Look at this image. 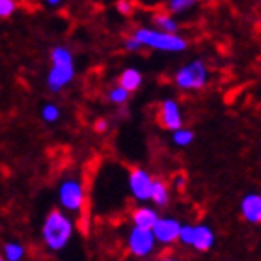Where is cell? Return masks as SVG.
<instances>
[{
  "instance_id": "83f0119b",
  "label": "cell",
  "mask_w": 261,
  "mask_h": 261,
  "mask_svg": "<svg viewBox=\"0 0 261 261\" xmlns=\"http://www.w3.org/2000/svg\"><path fill=\"white\" fill-rule=\"evenodd\" d=\"M205 2H209V4H217V2H220V0H205Z\"/></svg>"
},
{
  "instance_id": "cb8c5ba5",
  "label": "cell",
  "mask_w": 261,
  "mask_h": 261,
  "mask_svg": "<svg viewBox=\"0 0 261 261\" xmlns=\"http://www.w3.org/2000/svg\"><path fill=\"white\" fill-rule=\"evenodd\" d=\"M93 129L97 130V133H107V130H109V120H105V118L97 120L93 123Z\"/></svg>"
},
{
  "instance_id": "6da1fadb",
  "label": "cell",
  "mask_w": 261,
  "mask_h": 261,
  "mask_svg": "<svg viewBox=\"0 0 261 261\" xmlns=\"http://www.w3.org/2000/svg\"><path fill=\"white\" fill-rule=\"evenodd\" d=\"M73 233H75V226L67 215H64L60 209H53L47 213L41 226V239L50 252L64 250L73 239Z\"/></svg>"
},
{
  "instance_id": "9a60e30c",
  "label": "cell",
  "mask_w": 261,
  "mask_h": 261,
  "mask_svg": "<svg viewBox=\"0 0 261 261\" xmlns=\"http://www.w3.org/2000/svg\"><path fill=\"white\" fill-rule=\"evenodd\" d=\"M170 198H172V194H170L168 183H166V181H163V179L153 181L151 198H149V201H153L159 209H163V207H166L170 203Z\"/></svg>"
},
{
  "instance_id": "30bf717a",
  "label": "cell",
  "mask_w": 261,
  "mask_h": 261,
  "mask_svg": "<svg viewBox=\"0 0 261 261\" xmlns=\"http://www.w3.org/2000/svg\"><path fill=\"white\" fill-rule=\"evenodd\" d=\"M179 229H181V220L175 217H159L157 222L153 224V235H155V241L157 245L170 246L177 243V237H179Z\"/></svg>"
},
{
  "instance_id": "484cf974",
  "label": "cell",
  "mask_w": 261,
  "mask_h": 261,
  "mask_svg": "<svg viewBox=\"0 0 261 261\" xmlns=\"http://www.w3.org/2000/svg\"><path fill=\"white\" fill-rule=\"evenodd\" d=\"M64 0H45V4L50 6V8H56V6H60Z\"/></svg>"
},
{
  "instance_id": "52a82bcc",
  "label": "cell",
  "mask_w": 261,
  "mask_h": 261,
  "mask_svg": "<svg viewBox=\"0 0 261 261\" xmlns=\"http://www.w3.org/2000/svg\"><path fill=\"white\" fill-rule=\"evenodd\" d=\"M157 248V241L155 235L149 228H140V226H133L127 233V250L135 257H149Z\"/></svg>"
},
{
  "instance_id": "8fae6325",
  "label": "cell",
  "mask_w": 261,
  "mask_h": 261,
  "mask_svg": "<svg viewBox=\"0 0 261 261\" xmlns=\"http://www.w3.org/2000/svg\"><path fill=\"white\" fill-rule=\"evenodd\" d=\"M241 217L248 224H261V194L259 192H246L239 203Z\"/></svg>"
},
{
  "instance_id": "e0dca14e",
  "label": "cell",
  "mask_w": 261,
  "mask_h": 261,
  "mask_svg": "<svg viewBox=\"0 0 261 261\" xmlns=\"http://www.w3.org/2000/svg\"><path fill=\"white\" fill-rule=\"evenodd\" d=\"M196 135H194V130L192 129H187L185 125L179 127V129H175L172 130V142H174L177 147H187V146H191L192 142H194Z\"/></svg>"
},
{
  "instance_id": "8992f818",
  "label": "cell",
  "mask_w": 261,
  "mask_h": 261,
  "mask_svg": "<svg viewBox=\"0 0 261 261\" xmlns=\"http://www.w3.org/2000/svg\"><path fill=\"white\" fill-rule=\"evenodd\" d=\"M58 201L64 207V211L79 213L86 203V191L81 179L76 177H65L58 187Z\"/></svg>"
},
{
  "instance_id": "ffe728a7",
  "label": "cell",
  "mask_w": 261,
  "mask_h": 261,
  "mask_svg": "<svg viewBox=\"0 0 261 261\" xmlns=\"http://www.w3.org/2000/svg\"><path fill=\"white\" fill-rule=\"evenodd\" d=\"M60 116H62L60 109L55 103H47L41 107V120L45 123H56V121L60 120Z\"/></svg>"
},
{
  "instance_id": "7a4b0ae2",
  "label": "cell",
  "mask_w": 261,
  "mask_h": 261,
  "mask_svg": "<svg viewBox=\"0 0 261 261\" xmlns=\"http://www.w3.org/2000/svg\"><path fill=\"white\" fill-rule=\"evenodd\" d=\"M50 69L47 73V88L53 93L62 92L75 79V56L65 45H58L50 50Z\"/></svg>"
},
{
  "instance_id": "ac0fdd59",
  "label": "cell",
  "mask_w": 261,
  "mask_h": 261,
  "mask_svg": "<svg viewBox=\"0 0 261 261\" xmlns=\"http://www.w3.org/2000/svg\"><path fill=\"white\" fill-rule=\"evenodd\" d=\"M196 4H198V0H168L166 11H170L172 15H183L187 11H191Z\"/></svg>"
},
{
  "instance_id": "4316f807",
  "label": "cell",
  "mask_w": 261,
  "mask_h": 261,
  "mask_svg": "<svg viewBox=\"0 0 261 261\" xmlns=\"http://www.w3.org/2000/svg\"><path fill=\"white\" fill-rule=\"evenodd\" d=\"M157 261H181L179 257H175V256H163V257H159Z\"/></svg>"
},
{
  "instance_id": "7402d4cb",
  "label": "cell",
  "mask_w": 261,
  "mask_h": 261,
  "mask_svg": "<svg viewBox=\"0 0 261 261\" xmlns=\"http://www.w3.org/2000/svg\"><path fill=\"white\" fill-rule=\"evenodd\" d=\"M116 10L120 11L121 15L130 17L135 13V4H133L130 0H118V2H116Z\"/></svg>"
},
{
  "instance_id": "ba28073f",
  "label": "cell",
  "mask_w": 261,
  "mask_h": 261,
  "mask_svg": "<svg viewBox=\"0 0 261 261\" xmlns=\"http://www.w3.org/2000/svg\"><path fill=\"white\" fill-rule=\"evenodd\" d=\"M153 177L146 168H133L129 172V177H127V185H129V192L130 196L135 198L136 201H149L151 198V189H153Z\"/></svg>"
},
{
  "instance_id": "603a6c76",
  "label": "cell",
  "mask_w": 261,
  "mask_h": 261,
  "mask_svg": "<svg viewBox=\"0 0 261 261\" xmlns=\"http://www.w3.org/2000/svg\"><path fill=\"white\" fill-rule=\"evenodd\" d=\"M123 47H125V50H129V53H136V50L142 49L140 41L130 34V36H127L125 39H123Z\"/></svg>"
},
{
  "instance_id": "7c38bea8",
  "label": "cell",
  "mask_w": 261,
  "mask_h": 261,
  "mask_svg": "<svg viewBox=\"0 0 261 261\" xmlns=\"http://www.w3.org/2000/svg\"><path fill=\"white\" fill-rule=\"evenodd\" d=\"M161 217L157 211V207H149V205H140L133 209L130 213V220H133V226H140V228H153V224L157 222V218Z\"/></svg>"
},
{
  "instance_id": "3957f363",
  "label": "cell",
  "mask_w": 261,
  "mask_h": 261,
  "mask_svg": "<svg viewBox=\"0 0 261 261\" xmlns=\"http://www.w3.org/2000/svg\"><path fill=\"white\" fill-rule=\"evenodd\" d=\"M133 36L140 41L142 47H149L161 53H185L189 49V41L181 34L163 32L155 27H138L133 30Z\"/></svg>"
},
{
  "instance_id": "d6986e66",
  "label": "cell",
  "mask_w": 261,
  "mask_h": 261,
  "mask_svg": "<svg viewBox=\"0 0 261 261\" xmlns=\"http://www.w3.org/2000/svg\"><path fill=\"white\" fill-rule=\"evenodd\" d=\"M129 97H130V93L127 92L125 88H121L120 84L114 88H110L109 93H107V99H109L112 105H116V107H123V105H127Z\"/></svg>"
},
{
  "instance_id": "5bb4252c",
  "label": "cell",
  "mask_w": 261,
  "mask_h": 261,
  "mask_svg": "<svg viewBox=\"0 0 261 261\" xmlns=\"http://www.w3.org/2000/svg\"><path fill=\"white\" fill-rule=\"evenodd\" d=\"M155 28L163 30L168 34H179V22L175 19V15H172L170 11H155L151 17Z\"/></svg>"
},
{
  "instance_id": "d4e9b609",
  "label": "cell",
  "mask_w": 261,
  "mask_h": 261,
  "mask_svg": "<svg viewBox=\"0 0 261 261\" xmlns=\"http://www.w3.org/2000/svg\"><path fill=\"white\" fill-rule=\"evenodd\" d=\"M174 187L177 189V191H185V187H187V177L185 175H177L174 179Z\"/></svg>"
},
{
  "instance_id": "f1b7e54d",
  "label": "cell",
  "mask_w": 261,
  "mask_h": 261,
  "mask_svg": "<svg viewBox=\"0 0 261 261\" xmlns=\"http://www.w3.org/2000/svg\"><path fill=\"white\" fill-rule=\"evenodd\" d=\"M0 261H6V259H4V257H2V256H0Z\"/></svg>"
},
{
  "instance_id": "4fadbf2b",
  "label": "cell",
  "mask_w": 261,
  "mask_h": 261,
  "mask_svg": "<svg viewBox=\"0 0 261 261\" xmlns=\"http://www.w3.org/2000/svg\"><path fill=\"white\" fill-rule=\"evenodd\" d=\"M142 82H144V75H142V71L136 69V67H127V69L121 71L120 76H118V84H120L121 88H125L129 93L136 92V90L142 86Z\"/></svg>"
},
{
  "instance_id": "44dd1931",
  "label": "cell",
  "mask_w": 261,
  "mask_h": 261,
  "mask_svg": "<svg viewBox=\"0 0 261 261\" xmlns=\"http://www.w3.org/2000/svg\"><path fill=\"white\" fill-rule=\"evenodd\" d=\"M17 10L15 0H0V19H10Z\"/></svg>"
},
{
  "instance_id": "2e32d148",
  "label": "cell",
  "mask_w": 261,
  "mask_h": 261,
  "mask_svg": "<svg viewBox=\"0 0 261 261\" xmlns=\"http://www.w3.org/2000/svg\"><path fill=\"white\" fill-rule=\"evenodd\" d=\"M4 259L6 261H22L27 256V248L21 245V243H15V241H8L4 245Z\"/></svg>"
},
{
  "instance_id": "5b68a950",
  "label": "cell",
  "mask_w": 261,
  "mask_h": 261,
  "mask_svg": "<svg viewBox=\"0 0 261 261\" xmlns=\"http://www.w3.org/2000/svg\"><path fill=\"white\" fill-rule=\"evenodd\" d=\"M177 243L196 252H209L217 243V233L209 224H181Z\"/></svg>"
},
{
  "instance_id": "9c48e42d",
  "label": "cell",
  "mask_w": 261,
  "mask_h": 261,
  "mask_svg": "<svg viewBox=\"0 0 261 261\" xmlns=\"http://www.w3.org/2000/svg\"><path fill=\"white\" fill-rule=\"evenodd\" d=\"M157 121H159V125L166 130H175V129H179V127H183L185 120H183V112H181L179 103L172 97L164 99L163 103L159 105Z\"/></svg>"
},
{
  "instance_id": "277c9868",
  "label": "cell",
  "mask_w": 261,
  "mask_h": 261,
  "mask_svg": "<svg viewBox=\"0 0 261 261\" xmlns=\"http://www.w3.org/2000/svg\"><path fill=\"white\" fill-rule=\"evenodd\" d=\"M209 82V69L201 58H194L189 64L181 65L174 73V84L183 92H198L203 90Z\"/></svg>"
}]
</instances>
